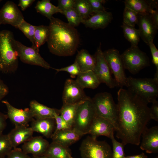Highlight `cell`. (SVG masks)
Masks as SVG:
<instances>
[{
    "mask_svg": "<svg viewBox=\"0 0 158 158\" xmlns=\"http://www.w3.org/2000/svg\"><path fill=\"white\" fill-rule=\"evenodd\" d=\"M92 99L96 114L110 121L115 129L117 107L111 94L106 92L99 93Z\"/></svg>",
    "mask_w": 158,
    "mask_h": 158,
    "instance_id": "obj_5",
    "label": "cell"
},
{
    "mask_svg": "<svg viewBox=\"0 0 158 158\" xmlns=\"http://www.w3.org/2000/svg\"><path fill=\"white\" fill-rule=\"evenodd\" d=\"M9 93V88L3 81L0 78V102Z\"/></svg>",
    "mask_w": 158,
    "mask_h": 158,
    "instance_id": "obj_45",
    "label": "cell"
},
{
    "mask_svg": "<svg viewBox=\"0 0 158 158\" xmlns=\"http://www.w3.org/2000/svg\"><path fill=\"white\" fill-rule=\"evenodd\" d=\"M142 140L140 148L147 153L158 152V126L146 127L142 133Z\"/></svg>",
    "mask_w": 158,
    "mask_h": 158,
    "instance_id": "obj_17",
    "label": "cell"
},
{
    "mask_svg": "<svg viewBox=\"0 0 158 158\" xmlns=\"http://www.w3.org/2000/svg\"><path fill=\"white\" fill-rule=\"evenodd\" d=\"M150 14L151 16L153 22L156 28H158V12L157 8L153 9Z\"/></svg>",
    "mask_w": 158,
    "mask_h": 158,
    "instance_id": "obj_48",
    "label": "cell"
},
{
    "mask_svg": "<svg viewBox=\"0 0 158 158\" xmlns=\"http://www.w3.org/2000/svg\"><path fill=\"white\" fill-rule=\"evenodd\" d=\"M57 72L65 71L69 73L72 78H74L81 72L77 63L75 61L71 65L60 68H53Z\"/></svg>",
    "mask_w": 158,
    "mask_h": 158,
    "instance_id": "obj_39",
    "label": "cell"
},
{
    "mask_svg": "<svg viewBox=\"0 0 158 158\" xmlns=\"http://www.w3.org/2000/svg\"><path fill=\"white\" fill-rule=\"evenodd\" d=\"M83 135L77 130L72 128L54 133L51 138L52 141L68 147L80 140Z\"/></svg>",
    "mask_w": 158,
    "mask_h": 158,
    "instance_id": "obj_19",
    "label": "cell"
},
{
    "mask_svg": "<svg viewBox=\"0 0 158 158\" xmlns=\"http://www.w3.org/2000/svg\"><path fill=\"white\" fill-rule=\"evenodd\" d=\"M31 122L30 127L33 132L41 134L47 138H51L56 127L54 118L33 119Z\"/></svg>",
    "mask_w": 158,
    "mask_h": 158,
    "instance_id": "obj_22",
    "label": "cell"
},
{
    "mask_svg": "<svg viewBox=\"0 0 158 158\" xmlns=\"http://www.w3.org/2000/svg\"><path fill=\"white\" fill-rule=\"evenodd\" d=\"M115 128L108 119L96 114L92 123L88 134L94 139L100 136H106L110 139L114 135Z\"/></svg>",
    "mask_w": 158,
    "mask_h": 158,
    "instance_id": "obj_15",
    "label": "cell"
},
{
    "mask_svg": "<svg viewBox=\"0 0 158 158\" xmlns=\"http://www.w3.org/2000/svg\"><path fill=\"white\" fill-rule=\"evenodd\" d=\"M137 24L139 26L140 37L143 41L147 45L153 41L158 29L154 23L150 14H138Z\"/></svg>",
    "mask_w": 158,
    "mask_h": 158,
    "instance_id": "obj_16",
    "label": "cell"
},
{
    "mask_svg": "<svg viewBox=\"0 0 158 158\" xmlns=\"http://www.w3.org/2000/svg\"><path fill=\"white\" fill-rule=\"evenodd\" d=\"M49 144L42 137H33L23 143L21 149L25 153L31 154L33 156H42L44 155Z\"/></svg>",
    "mask_w": 158,
    "mask_h": 158,
    "instance_id": "obj_18",
    "label": "cell"
},
{
    "mask_svg": "<svg viewBox=\"0 0 158 158\" xmlns=\"http://www.w3.org/2000/svg\"><path fill=\"white\" fill-rule=\"evenodd\" d=\"M124 158H147V156L143 152L137 155L125 156Z\"/></svg>",
    "mask_w": 158,
    "mask_h": 158,
    "instance_id": "obj_49",
    "label": "cell"
},
{
    "mask_svg": "<svg viewBox=\"0 0 158 158\" xmlns=\"http://www.w3.org/2000/svg\"><path fill=\"white\" fill-rule=\"evenodd\" d=\"M32 158H47L44 155L40 156H33Z\"/></svg>",
    "mask_w": 158,
    "mask_h": 158,
    "instance_id": "obj_50",
    "label": "cell"
},
{
    "mask_svg": "<svg viewBox=\"0 0 158 158\" xmlns=\"http://www.w3.org/2000/svg\"><path fill=\"white\" fill-rule=\"evenodd\" d=\"M75 0H59L57 7L62 12L66 10L73 8Z\"/></svg>",
    "mask_w": 158,
    "mask_h": 158,
    "instance_id": "obj_43",
    "label": "cell"
},
{
    "mask_svg": "<svg viewBox=\"0 0 158 158\" xmlns=\"http://www.w3.org/2000/svg\"><path fill=\"white\" fill-rule=\"evenodd\" d=\"M113 19L111 12L105 11L95 14L87 19L83 20L82 23L86 27L94 29L105 28Z\"/></svg>",
    "mask_w": 158,
    "mask_h": 158,
    "instance_id": "obj_20",
    "label": "cell"
},
{
    "mask_svg": "<svg viewBox=\"0 0 158 158\" xmlns=\"http://www.w3.org/2000/svg\"><path fill=\"white\" fill-rule=\"evenodd\" d=\"M13 32L0 31V71L5 74L15 73L18 66V57Z\"/></svg>",
    "mask_w": 158,
    "mask_h": 158,
    "instance_id": "obj_3",
    "label": "cell"
},
{
    "mask_svg": "<svg viewBox=\"0 0 158 158\" xmlns=\"http://www.w3.org/2000/svg\"><path fill=\"white\" fill-rule=\"evenodd\" d=\"M74 8L84 20L88 19L92 13L87 0H75Z\"/></svg>",
    "mask_w": 158,
    "mask_h": 158,
    "instance_id": "obj_32",
    "label": "cell"
},
{
    "mask_svg": "<svg viewBox=\"0 0 158 158\" xmlns=\"http://www.w3.org/2000/svg\"><path fill=\"white\" fill-rule=\"evenodd\" d=\"M121 27L124 37L130 43L131 46H138L140 38L139 30L123 23Z\"/></svg>",
    "mask_w": 158,
    "mask_h": 158,
    "instance_id": "obj_31",
    "label": "cell"
},
{
    "mask_svg": "<svg viewBox=\"0 0 158 158\" xmlns=\"http://www.w3.org/2000/svg\"><path fill=\"white\" fill-rule=\"evenodd\" d=\"M95 60L93 72L101 83L105 84L110 88L118 86L111 75L112 73L104 56L101 48V44L98 48L94 55Z\"/></svg>",
    "mask_w": 158,
    "mask_h": 158,
    "instance_id": "obj_10",
    "label": "cell"
},
{
    "mask_svg": "<svg viewBox=\"0 0 158 158\" xmlns=\"http://www.w3.org/2000/svg\"><path fill=\"white\" fill-rule=\"evenodd\" d=\"M152 57V62L155 65L156 70L154 77L158 79V50L153 43L151 42L148 44Z\"/></svg>",
    "mask_w": 158,
    "mask_h": 158,
    "instance_id": "obj_40",
    "label": "cell"
},
{
    "mask_svg": "<svg viewBox=\"0 0 158 158\" xmlns=\"http://www.w3.org/2000/svg\"><path fill=\"white\" fill-rule=\"evenodd\" d=\"M69 158H74L73 157L71 156V154H70L69 155Z\"/></svg>",
    "mask_w": 158,
    "mask_h": 158,
    "instance_id": "obj_51",
    "label": "cell"
},
{
    "mask_svg": "<svg viewBox=\"0 0 158 158\" xmlns=\"http://www.w3.org/2000/svg\"><path fill=\"white\" fill-rule=\"evenodd\" d=\"M54 116L56 123V127L53 133L59 131L72 128L59 115V112H55L54 114Z\"/></svg>",
    "mask_w": 158,
    "mask_h": 158,
    "instance_id": "obj_38",
    "label": "cell"
},
{
    "mask_svg": "<svg viewBox=\"0 0 158 158\" xmlns=\"http://www.w3.org/2000/svg\"></svg>",
    "mask_w": 158,
    "mask_h": 158,
    "instance_id": "obj_55",
    "label": "cell"
},
{
    "mask_svg": "<svg viewBox=\"0 0 158 158\" xmlns=\"http://www.w3.org/2000/svg\"><path fill=\"white\" fill-rule=\"evenodd\" d=\"M24 17L14 2L7 1L0 9V25L8 24L18 28Z\"/></svg>",
    "mask_w": 158,
    "mask_h": 158,
    "instance_id": "obj_12",
    "label": "cell"
},
{
    "mask_svg": "<svg viewBox=\"0 0 158 158\" xmlns=\"http://www.w3.org/2000/svg\"><path fill=\"white\" fill-rule=\"evenodd\" d=\"M5 158H31L25 153L21 149L13 148Z\"/></svg>",
    "mask_w": 158,
    "mask_h": 158,
    "instance_id": "obj_42",
    "label": "cell"
},
{
    "mask_svg": "<svg viewBox=\"0 0 158 158\" xmlns=\"http://www.w3.org/2000/svg\"><path fill=\"white\" fill-rule=\"evenodd\" d=\"M35 1V0H20L18 6L20 7L22 10L24 11L30 6Z\"/></svg>",
    "mask_w": 158,
    "mask_h": 158,
    "instance_id": "obj_46",
    "label": "cell"
},
{
    "mask_svg": "<svg viewBox=\"0 0 158 158\" xmlns=\"http://www.w3.org/2000/svg\"><path fill=\"white\" fill-rule=\"evenodd\" d=\"M35 8L37 11L45 16L50 20L53 15L56 13H62V11L50 2L49 0H42L38 1Z\"/></svg>",
    "mask_w": 158,
    "mask_h": 158,
    "instance_id": "obj_28",
    "label": "cell"
},
{
    "mask_svg": "<svg viewBox=\"0 0 158 158\" xmlns=\"http://www.w3.org/2000/svg\"><path fill=\"white\" fill-rule=\"evenodd\" d=\"M71 154L68 147L52 141L44 155L47 158H69Z\"/></svg>",
    "mask_w": 158,
    "mask_h": 158,
    "instance_id": "obj_27",
    "label": "cell"
},
{
    "mask_svg": "<svg viewBox=\"0 0 158 158\" xmlns=\"http://www.w3.org/2000/svg\"><path fill=\"white\" fill-rule=\"evenodd\" d=\"M80 151L81 158H112L110 145L105 141H98L91 136L83 141Z\"/></svg>",
    "mask_w": 158,
    "mask_h": 158,
    "instance_id": "obj_7",
    "label": "cell"
},
{
    "mask_svg": "<svg viewBox=\"0 0 158 158\" xmlns=\"http://www.w3.org/2000/svg\"><path fill=\"white\" fill-rule=\"evenodd\" d=\"M49 25L47 42L49 51L59 56H70L75 52L79 43L77 29L61 20L53 17Z\"/></svg>",
    "mask_w": 158,
    "mask_h": 158,
    "instance_id": "obj_2",
    "label": "cell"
},
{
    "mask_svg": "<svg viewBox=\"0 0 158 158\" xmlns=\"http://www.w3.org/2000/svg\"><path fill=\"white\" fill-rule=\"evenodd\" d=\"M33 132L30 127L17 126L7 134L13 148L27 141L33 137Z\"/></svg>",
    "mask_w": 158,
    "mask_h": 158,
    "instance_id": "obj_21",
    "label": "cell"
},
{
    "mask_svg": "<svg viewBox=\"0 0 158 158\" xmlns=\"http://www.w3.org/2000/svg\"><path fill=\"white\" fill-rule=\"evenodd\" d=\"M84 100L74 104H63L59 110V115L72 128L78 107Z\"/></svg>",
    "mask_w": 158,
    "mask_h": 158,
    "instance_id": "obj_29",
    "label": "cell"
},
{
    "mask_svg": "<svg viewBox=\"0 0 158 158\" xmlns=\"http://www.w3.org/2000/svg\"><path fill=\"white\" fill-rule=\"evenodd\" d=\"M138 13L125 6L123 13V23L129 26L135 27L137 24Z\"/></svg>",
    "mask_w": 158,
    "mask_h": 158,
    "instance_id": "obj_35",
    "label": "cell"
},
{
    "mask_svg": "<svg viewBox=\"0 0 158 158\" xmlns=\"http://www.w3.org/2000/svg\"><path fill=\"white\" fill-rule=\"evenodd\" d=\"M92 13H97L106 11L103 4L106 2L104 0H87Z\"/></svg>",
    "mask_w": 158,
    "mask_h": 158,
    "instance_id": "obj_41",
    "label": "cell"
},
{
    "mask_svg": "<svg viewBox=\"0 0 158 158\" xmlns=\"http://www.w3.org/2000/svg\"><path fill=\"white\" fill-rule=\"evenodd\" d=\"M75 61L78 64L81 72L93 71L95 66L94 56L90 54L85 49L78 51Z\"/></svg>",
    "mask_w": 158,
    "mask_h": 158,
    "instance_id": "obj_25",
    "label": "cell"
},
{
    "mask_svg": "<svg viewBox=\"0 0 158 158\" xmlns=\"http://www.w3.org/2000/svg\"><path fill=\"white\" fill-rule=\"evenodd\" d=\"M158 158V156H157L155 158Z\"/></svg>",
    "mask_w": 158,
    "mask_h": 158,
    "instance_id": "obj_52",
    "label": "cell"
},
{
    "mask_svg": "<svg viewBox=\"0 0 158 158\" xmlns=\"http://www.w3.org/2000/svg\"><path fill=\"white\" fill-rule=\"evenodd\" d=\"M62 14L66 17L68 23L75 28L82 23L84 20L74 8L63 11Z\"/></svg>",
    "mask_w": 158,
    "mask_h": 158,
    "instance_id": "obj_33",
    "label": "cell"
},
{
    "mask_svg": "<svg viewBox=\"0 0 158 158\" xmlns=\"http://www.w3.org/2000/svg\"><path fill=\"white\" fill-rule=\"evenodd\" d=\"M83 89L85 88L94 89L101 83L98 78L92 71L81 72L75 80Z\"/></svg>",
    "mask_w": 158,
    "mask_h": 158,
    "instance_id": "obj_26",
    "label": "cell"
},
{
    "mask_svg": "<svg viewBox=\"0 0 158 158\" xmlns=\"http://www.w3.org/2000/svg\"><path fill=\"white\" fill-rule=\"evenodd\" d=\"M110 139L111 140L113 146L112 158H124L125 145L122 142L117 141L114 135L111 136Z\"/></svg>",
    "mask_w": 158,
    "mask_h": 158,
    "instance_id": "obj_37",
    "label": "cell"
},
{
    "mask_svg": "<svg viewBox=\"0 0 158 158\" xmlns=\"http://www.w3.org/2000/svg\"><path fill=\"white\" fill-rule=\"evenodd\" d=\"M13 148L7 135L0 134V157L5 158Z\"/></svg>",
    "mask_w": 158,
    "mask_h": 158,
    "instance_id": "obj_36",
    "label": "cell"
},
{
    "mask_svg": "<svg viewBox=\"0 0 158 158\" xmlns=\"http://www.w3.org/2000/svg\"><path fill=\"white\" fill-rule=\"evenodd\" d=\"M86 96L82 88L75 80L68 79L66 81L62 95L63 104H72L86 99Z\"/></svg>",
    "mask_w": 158,
    "mask_h": 158,
    "instance_id": "obj_13",
    "label": "cell"
},
{
    "mask_svg": "<svg viewBox=\"0 0 158 158\" xmlns=\"http://www.w3.org/2000/svg\"><path fill=\"white\" fill-rule=\"evenodd\" d=\"M49 35V26L44 25L35 26L34 36V45L32 47L39 50L40 47L47 42Z\"/></svg>",
    "mask_w": 158,
    "mask_h": 158,
    "instance_id": "obj_30",
    "label": "cell"
},
{
    "mask_svg": "<svg viewBox=\"0 0 158 158\" xmlns=\"http://www.w3.org/2000/svg\"><path fill=\"white\" fill-rule=\"evenodd\" d=\"M116 137L126 145H138L142 133L151 119L146 102L122 88L117 92Z\"/></svg>",
    "mask_w": 158,
    "mask_h": 158,
    "instance_id": "obj_1",
    "label": "cell"
},
{
    "mask_svg": "<svg viewBox=\"0 0 158 158\" xmlns=\"http://www.w3.org/2000/svg\"><path fill=\"white\" fill-rule=\"evenodd\" d=\"M16 46L18 58L24 63L41 66L47 69L51 68L50 64L41 56L39 50L32 47L26 46L16 40Z\"/></svg>",
    "mask_w": 158,
    "mask_h": 158,
    "instance_id": "obj_11",
    "label": "cell"
},
{
    "mask_svg": "<svg viewBox=\"0 0 158 158\" xmlns=\"http://www.w3.org/2000/svg\"><path fill=\"white\" fill-rule=\"evenodd\" d=\"M0 158H3V157H0Z\"/></svg>",
    "mask_w": 158,
    "mask_h": 158,
    "instance_id": "obj_53",
    "label": "cell"
},
{
    "mask_svg": "<svg viewBox=\"0 0 158 158\" xmlns=\"http://www.w3.org/2000/svg\"><path fill=\"white\" fill-rule=\"evenodd\" d=\"M29 106L30 110L33 118L36 119L54 118V113L59 112V110L49 107L35 100L30 102Z\"/></svg>",
    "mask_w": 158,
    "mask_h": 158,
    "instance_id": "obj_23",
    "label": "cell"
},
{
    "mask_svg": "<svg viewBox=\"0 0 158 158\" xmlns=\"http://www.w3.org/2000/svg\"><path fill=\"white\" fill-rule=\"evenodd\" d=\"M121 56L125 69L133 74L150 66L149 57L138 46H131Z\"/></svg>",
    "mask_w": 158,
    "mask_h": 158,
    "instance_id": "obj_8",
    "label": "cell"
},
{
    "mask_svg": "<svg viewBox=\"0 0 158 158\" xmlns=\"http://www.w3.org/2000/svg\"><path fill=\"white\" fill-rule=\"evenodd\" d=\"M2 102L6 106L7 116L11 122L17 126H28L29 122L34 119L29 108L24 109L17 108L7 101L3 100Z\"/></svg>",
    "mask_w": 158,
    "mask_h": 158,
    "instance_id": "obj_14",
    "label": "cell"
},
{
    "mask_svg": "<svg viewBox=\"0 0 158 158\" xmlns=\"http://www.w3.org/2000/svg\"><path fill=\"white\" fill-rule=\"evenodd\" d=\"M8 118L7 114L0 112V134L2 133L6 126V121Z\"/></svg>",
    "mask_w": 158,
    "mask_h": 158,
    "instance_id": "obj_47",
    "label": "cell"
},
{
    "mask_svg": "<svg viewBox=\"0 0 158 158\" xmlns=\"http://www.w3.org/2000/svg\"><path fill=\"white\" fill-rule=\"evenodd\" d=\"M150 115L151 119L158 121V102L156 100L152 103L150 108Z\"/></svg>",
    "mask_w": 158,
    "mask_h": 158,
    "instance_id": "obj_44",
    "label": "cell"
},
{
    "mask_svg": "<svg viewBox=\"0 0 158 158\" xmlns=\"http://www.w3.org/2000/svg\"><path fill=\"white\" fill-rule=\"evenodd\" d=\"M125 6L138 14H150L154 8L157 7V1L144 0H126Z\"/></svg>",
    "mask_w": 158,
    "mask_h": 158,
    "instance_id": "obj_24",
    "label": "cell"
},
{
    "mask_svg": "<svg viewBox=\"0 0 158 158\" xmlns=\"http://www.w3.org/2000/svg\"><path fill=\"white\" fill-rule=\"evenodd\" d=\"M104 58L118 87L126 86L127 77L121 54L115 49H109L103 52Z\"/></svg>",
    "mask_w": 158,
    "mask_h": 158,
    "instance_id": "obj_9",
    "label": "cell"
},
{
    "mask_svg": "<svg viewBox=\"0 0 158 158\" xmlns=\"http://www.w3.org/2000/svg\"><path fill=\"white\" fill-rule=\"evenodd\" d=\"M35 26L33 25L24 20L19 25L18 28L24 34L32 43L31 46L34 45V36Z\"/></svg>",
    "mask_w": 158,
    "mask_h": 158,
    "instance_id": "obj_34",
    "label": "cell"
},
{
    "mask_svg": "<svg viewBox=\"0 0 158 158\" xmlns=\"http://www.w3.org/2000/svg\"><path fill=\"white\" fill-rule=\"evenodd\" d=\"M96 113L92 99L88 97L79 106L72 128L84 135L89 131Z\"/></svg>",
    "mask_w": 158,
    "mask_h": 158,
    "instance_id": "obj_6",
    "label": "cell"
},
{
    "mask_svg": "<svg viewBox=\"0 0 158 158\" xmlns=\"http://www.w3.org/2000/svg\"><path fill=\"white\" fill-rule=\"evenodd\" d=\"M126 87L131 93L147 103H152L158 97V79L153 78H127Z\"/></svg>",
    "mask_w": 158,
    "mask_h": 158,
    "instance_id": "obj_4",
    "label": "cell"
},
{
    "mask_svg": "<svg viewBox=\"0 0 158 158\" xmlns=\"http://www.w3.org/2000/svg\"><path fill=\"white\" fill-rule=\"evenodd\" d=\"M1 1H2L1 0H0V2Z\"/></svg>",
    "mask_w": 158,
    "mask_h": 158,
    "instance_id": "obj_54",
    "label": "cell"
}]
</instances>
